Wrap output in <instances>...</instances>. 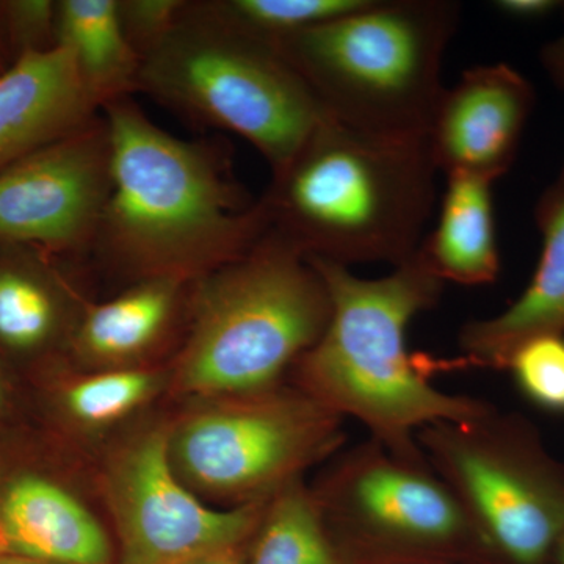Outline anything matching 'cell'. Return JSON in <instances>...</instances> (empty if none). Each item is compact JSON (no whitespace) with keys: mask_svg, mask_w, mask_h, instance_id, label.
<instances>
[{"mask_svg":"<svg viewBox=\"0 0 564 564\" xmlns=\"http://www.w3.org/2000/svg\"><path fill=\"white\" fill-rule=\"evenodd\" d=\"M310 261L328 288L332 317L288 383L340 417L362 423L372 440L411 464H430L417 443L423 426L469 422L492 410L486 400L434 388L408 352V325L436 306L444 291L421 252L377 280Z\"/></svg>","mask_w":564,"mask_h":564,"instance_id":"2","label":"cell"},{"mask_svg":"<svg viewBox=\"0 0 564 564\" xmlns=\"http://www.w3.org/2000/svg\"><path fill=\"white\" fill-rule=\"evenodd\" d=\"M139 93L182 120L250 141L272 172L328 115L273 44L188 0L170 35L141 61Z\"/></svg>","mask_w":564,"mask_h":564,"instance_id":"6","label":"cell"},{"mask_svg":"<svg viewBox=\"0 0 564 564\" xmlns=\"http://www.w3.org/2000/svg\"><path fill=\"white\" fill-rule=\"evenodd\" d=\"M329 317L322 274L267 234L247 254L193 281L169 383L191 400L276 388L317 344Z\"/></svg>","mask_w":564,"mask_h":564,"instance_id":"4","label":"cell"},{"mask_svg":"<svg viewBox=\"0 0 564 564\" xmlns=\"http://www.w3.org/2000/svg\"><path fill=\"white\" fill-rule=\"evenodd\" d=\"M192 285L182 278H151L104 302L87 300L69 340L74 355L91 372L151 366L152 355L187 321Z\"/></svg>","mask_w":564,"mask_h":564,"instance_id":"15","label":"cell"},{"mask_svg":"<svg viewBox=\"0 0 564 564\" xmlns=\"http://www.w3.org/2000/svg\"><path fill=\"white\" fill-rule=\"evenodd\" d=\"M9 564H13V563H9Z\"/></svg>","mask_w":564,"mask_h":564,"instance_id":"32","label":"cell"},{"mask_svg":"<svg viewBox=\"0 0 564 564\" xmlns=\"http://www.w3.org/2000/svg\"><path fill=\"white\" fill-rule=\"evenodd\" d=\"M459 14L454 0H369L274 47L333 120L381 135L426 137Z\"/></svg>","mask_w":564,"mask_h":564,"instance_id":"5","label":"cell"},{"mask_svg":"<svg viewBox=\"0 0 564 564\" xmlns=\"http://www.w3.org/2000/svg\"><path fill=\"white\" fill-rule=\"evenodd\" d=\"M192 403L170 423V462L199 499L229 508L272 499L347 440L344 417L288 381Z\"/></svg>","mask_w":564,"mask_h":564,"instance_id":"7","label":"cell"},{"mask_svg":"<svg viewBox=\"0 0 564 564\" xmlns=\"http://www.w3.org/2000/svg\"><path fill=\"white\" fill-rule=\"evenodd\" d=\"M111 141V191L87 262L131 285L196 281L267 236L261 202L234 177L212 140L159 128L132 96L101 109Z\"/></svg>","mask_w":564,"mask_h":564,"instance_id":"1","label":"cell"},{"mask_svg":"<svg viewBox=\"0 0 564 564\" xmlns=\"http://www.w3.org/2000/svg\"><path fill=\"white\" fill-rule=\"evenodd\" d=\"M534 101L532 84L507 63L464 70L444 88L426 133L437 172L494 184L513 166Z\"/></svg>","mask_w":564,"mask_h":564,"instance_id":"12","label":"cell"},{"mask_svg":"<svg viewBox=\"0 0 564 564\" xmlns=\"http://www.w3.org/2000/svg\"><path fill=\"white\" fill-rule=\"evenodd\" d=\"M417 443L497 564H549L564 530V463L524 415L494 406L423 426Z\"/></svg>","mask_w":564,"mask_h":564,"instance_id":"9","label":"cell"},{"mask_svg":"<svg viewBox=\"0 0 564 564\" xmlns=\"http://www.w3.org/2000/svg\"><path fill=\"white\" fill-rule=\"evenodd\" d=\"M507 372L529 402L549 413H564V336L534 339L519 348Z\"/></svg>","mask_w":564,"mask_h":564,"instance_id":"23","label":"cell"},{"mask_svg":"<svg viewBox=\"0 0 564 564\" xmlns=\"http://www.w3.org/2000/svg\"><path fill=\"white\" fill-rule=\"evenodd\" d=\"M247 564H355L326 529L303 478L274 494L248 549Z\"/></svg>","mask_w":564,"mask_h":564,"instance_id":"19","label":"cell"},{"mask_svg":"<svg viewBox=\"0 0 564 564\" xmlns=\"http://www.w3.org/2000/svg\"><path fill=\"white\" fill-rule=\"evenodd\" d=\"M69 304L52 281L18 263H0V343L18 351L44 347L68 326L84 303Z\"/></svg>","mask_w":564,"mask_h":564,"instance_id":"20","label":"cell"},{"mask_svg":"<svg viewBox=\"0 0 564 564\" xmlns=\"http://www.w3.org/2000/svg\"><path fill=\"white\" fill-rule=\"evenodd\" d=\"M68 50L32 52L0 74V172L99 113Z\"/></svg>","mask_w":564,"mask_h":564,"instance_id":"13","label":"cell"},{"mask_svg":"<svg viewBox=\"0 0 564 564\" xmlns=\"http://www.w3.org/2000/svg\"><path fill=\"white\" fill-rule=\"evenodd\" d=\"M436 173L426 137L381 135L326 117L259 199L267 234L306 259L395 269L421 248Z\"/></svg>","mask_w":564,"mask_h":564,"instance_id":"3","label":"cell"},{"mask_svg":"<svg viewBox=\"0 0 564 564\" xmlns=\"http://www.w3.org/2000/svg\"><path fill=\"white\" fill-rule=\"evenodd\" d=\"M170 423L148 426L111 454L104 489L113 516L121 564H180L204 552L248 543L267 503L218 510L174 474Z\"/></svg>","mask_w":564,"mask_h":564,"instance_id":"10","label":"cell"},{"mask_svg":"<svg viewBox=\"0 0 564 564\" xmlns=\"http://www.w3.org/2000/svg\"><path fill=\"white\" fill-rule=\"evenodd\" d=\"M110 191V132L99 111L0 172V243L40 247L87 263Z\"/></svg>","mask_w":564,"mask_h":564,"instance_id":"11","label":"cell"},{"mask_svg":"<svg viewBox=\"0 0 564 564\" xmlns=\"http://www.w3.org/2000/svg\"><path fill=\"white\" fill-rule=\"evenodd\" d=\"M369 0H207L212 10L240 31L269 44L344 14Z\"/></svg>","mask_w":564,"mask_h":564,"instance_id":"22","label":"cell"},{"mask_svg":"<svg viewBox=\"0 0 564 564\" xmlns=\"http://www.w3.org/2000/svg\"><path fill=\"white\" fill-rule=\"evenodd\" d=\"M57 2L47 0H14L0 3V31L6 32L18 58L32 52L57 46L55 40Z\"/></svg>","mask_w":564,"mask_h":564,"instance_id":"24","label":"cell"},{"mask_svg":"<svg viewBox=\"0 0 564 564\" xmlns=\"http://www.w3.org/2000/svg\"><path fill=\"white\" fill-rule=\"evenodd\" d=\"M3 400V392H2V384H0V404H2Z\"/></svg>","mask_w":564,"mask_h":564,"instance_id":"30","label":"cell"},{"mask_svg":"<svg viewBox=\"0 0 564 564\" xmlns=\"http://www.w3.org/2000/svg\"><path fill=\"white\" fill-rule=\"evenodd\" d=\"M549 564H564V530L562 536L556 541L554 552H552Z\"/></svg>","mask_w":564,"mask_h":564,"instance_id":"29","label":"cell"},{"mask_svg":"<svg viewBox=\"0 0 564 564\" xmlns=\"http://www.w3.org/2000/svg\"><path fill=\"white\" fill-rule=\"evenodd\" d=\"M188 0H118V17L129 44L143 61L176 28Z\"/></svg>","mask_w":564,"mask_h":564,"instance_id":"25","label":"cell"},{"mask_svg":"<svg viewBox=\"0 0 564 564\" xmlns=\"http://www.w3.org/2000/svg\"><path fill=\"white\" fill-rule=\"evenodd\" d=\"M0 530L11 552L47 564H110L111 545L95 514L65 488L36 475L7 486Z\"/></svg>","mask_w":564,"mask_h":564,"instance_id":"16","label":"cell"},{"mask_svg":"<svg viewBox=\"0 0 564 564\" xmlns=\"http://www.w3.org/2000/svg\"><path fill=\"white\" fill-rule=\"evenodd\" d=\"M251 540L248 543L228 545V547L204 552V554L192 556V558L185 560V562L180 564H247L248 549H250Z\"/></svg>","mask_w":564,"mask_h":564,"instance_id":"28","label":"cell"},{"mask_svg":"<svg viewBox=\"0 0 564 564\" xmlns=\"http://www.w3.org/2000/svg\"><path fill=\"white\" fill-rule=\"evenodd\" d=\"M540 62L551 80L564 91V35L544 44Z\"/></svg>","mask_w":564,"mask_h":564,"instance_id":"27","label":"cell"},{"mask_svg":"<svg viewBox=\"0 0 564 564\" xmlns=\"http://www.w3.org/2000/svg\"><path fill=\"white\" fill-rule=\"evenodd\" d=\"M534 220L543 251L530 284L502 314L464 323L459 362L507 372L519 348L564 336V173L538 199Z\"/></svg>","mask_w":564,"mask_h":564,"instance_id":"14","label":"cell"},{"mask_svg":"<svg viewBox=\"0 0 564 564\" xmlns=\"http://www.w3.org/2000/svg\"><path fill=\"white\" fill-rule=\"evenodd\" d=\"M310 488L355 564H497L432 466L402 462L372 437L332 456Z\"/></svg>","mask_w":564,"mask_h":564,"instance_id":"8","label":"cell"},{"mask_svg":"<svg viewBox=\"0 0 564 564\" xmlns=\"http://www.w3.org/2000/svg\"><path fill=\"white\" fill-rule=\"evenodd\" d=\"M55 40L73 55L99 109L139 93L141 57L122 32L118 0H61Z\"/></svg>","mask_w":564,"mask_h":564,"instance_id":"18","label":"cell"},{"mask_svg":"<svg viewBox=\"0 0 564 564\" xmlns=\"http://www.w3.org/2000/svg\"><path fill=\"white\" fill-rule=\"evenodd\" d=\"M492 182L448 174L440 223L419 252L441 281L492 284L500 273Z\"/></svg>","mask_w":564,"mask_h":564,"instance_id":"17","label":"cell"},{"mask_svg":"<svg viewBox=\"0 0 564 564\" xmlns=\"http://www.w3.org/2000/svg\"><path fill=\"white\" fill-rule=\"evenodd\" d=\"M562 13H563V17H564V7H563V10H562Z\"/></svg>","mask_w":564,"mask_h":564,"instance_id":"31","label":"cell"},{"mask_svg":"<svg viewBox=\"0 0 564 564\" xmlns=\"http://www.w3.org/2000/svg\"><path fill=\"white\" fill-rule=\"evenodd\" d=\"M564 2L560 0H497L494 9L503 17L516 21H541L562 11Z\"/></svg>","mask_w":564,"mask_h":564,"instance_id":"26","label":"cell"},{"mask_svg":"<svg viewBox=\"0 0 564 564\" xmlns=\"http://www.w3.org/2000/svg\"><path fill=\"white\" fill-rule=\"evenodd\" d=\"M169 381L170 370L154 364L95 370L70 381L63 392V406L84 429H107L150 403Z\"/></svg>","mask_w":564,"mask_h":564,"instance_id":"21","label":"cell"}]
</instances>
